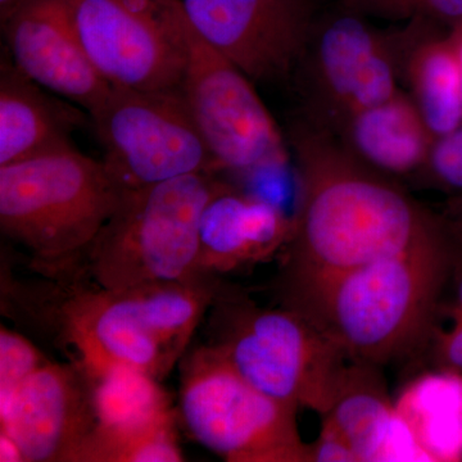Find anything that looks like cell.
Listing matches in <instances>:
<instances>
[{
    "label": "cell",
    "mask_w": 462,
    "mask_h": 462,
    "mask_svg": "<svg viewBox=\"0 0 462 462\" xmlns=\"http://www.w3.org/2000/svg\"><path fill=\"white\" fill-rule=\"evenodd\" d=\"M288 143L298 199L278 293L448 236L439 211L413 199L396 179L363 165L324 127L305 118L291 126Z\"/></svg>",
    "instance_id": "obj_1"
},
{
    "label": "cell",
    "mask_w": 462,
    "mask_h": 462,
    "mask_svg": "<svg viewBox=\"0 0 462 462\" xmlns=\"http://www.w3.org/2000/svg\"><path fill=\"white\" fill-rule=\"evenodd\" d=\"M460 252L449 233L409 254L302 282L278 298L352 358L383 365L430 342Z\"/></svg>",
    "instance_id": "obj_2"
},
{
    "label": "cell",
    "mask_w": 462,
    "mask_h": 462,
    "mask_svg": "<svg viewBox=\"0 0 462 462\" xmlns=\"http://www.w3.org/2000/svg\"><path fill=\"white\" fill-rule=\"evenodd\" d=\"M121 196L102 160L69 143L0 166V229L36 266L66 273L87 258Z\"/></svg>",
    "instance_id": "obj_3"
},
{
    "label": "cell",
    "mask_w": 462,
    "mask_h": 462,
    "mask_svg": "<svg viewBox=\"0 0 462 462\" xmlns=\"http://www.w3.org/2000/svg\"><path fill=\"white\" fill-rule=\"evenodd\" d=\"M208 345L266 396L327 415L356 358L305 316L258 306L220 281L206 315Z\"/></svg>",
    "instance_id": "obj_4"
},
{
    "label": "cell",
    "mask_w": 462,
    "mask_h": 462,
    "mask_svg": "<svg viewBox=\"0 0 462 462\" xmlns=\"http://www.w3.org/2000/svg\"><path fill=\"white\" fill-rule=\"evenodd\" d=\"M225 185L212 172H199L124 189L85 258L91 279L100 288L121 291L211 278L199 269L200 217Z\"/></svg>",
    "instance_id": "obj_5"
},
{
    "label": "cell",
    "mask_w": 462,
    "mask_h": 462,
    "mask_svg": "<svg viewBox=\"0 0 462 462\" xmlns=\"http://www.w3.org/2000/svg\"><path fill=\"white\" fill-rule=\"evenodd\" d=\"M180 415L191 437L230 462H310L297 409L258 391L209 345L182 363Z\"/></svg>",
    "instance_id": "obj_6"
},
{
    "label": "cell",
    "mask_w": 462,
    "mask_h": 462,
    "mask_svg": "<svg viewBox=\"0 0 462 462\" xmlns=\"http://www.w3.org/2000/svg\"><path fill=\"white\" fill-rule=\"evenodd\" d=\"M184 7V5H182ZM181 96L218 170L256 178L291 166V148L254 81L181 17Z\"/></svg>",
    "instance_id": "obj_7"
},
{
    "label": "cell",
    "mask_w": 462,
    "mask_h": 462,
    "mask_svg": "<svg viewBox=\"0 0 462 462\" xmlns=\"http://www.w3.org/2000/svg\"><path fill=\"white\" fill-rule=\"evenodd\" d=\"M89 116L123 190L218 170L180 90L112 87Z\"/></svg>",
    "instance_id": "obj_8"
},
{
    "label": "cell",
    "mask_w": 462,
    "mask_h": 462,
    "mask_svg": "<svg viewBox=\"0 0 462 462\" xmlns=\"http://www.w3.org/2000/svg\"><path fill=\"white\" fill-rule=\"evenodd\" d=\"M76 32L111 87L180 90L182 0H71Z\"/></svg>",
    "instance_id": "obj_9"
},
{
    "label": "cell",
    "mask_w": 462,
    "mask_h": 462,
    "mask_svg": "<svg viewBox=\"0 0 462 462\" xmlns=\"http://www.w3.org/2000/svg\"><path fill=\"white\" fill-rule=\"evenodd\" d=\"M300 72L305 74L307 120L327 130L401 90L391 33L346 11L312 27Z\"/></svg>",
    "instance_id": "obj_10"
},
{
    "label": "cell",
    "mask_w": 462,
    "mask_h": 462,
    "mask_svg": "<svg viewBox=\"0 0 462 462\" xmlns=\"http://www.w3.org/2000/svg\"><path fill=\"white\" fill-rule=\"evenodd\" d=\"M191 26L254 84L294 78L312 25L300 0H182Z\"/></svg>",
    "instance_id": "obj_11"
},
{
    "label": "cell",
    "mask_w": 462,
    "mask_h": 462,
    "mask_svg": "<svg viewBox=\"0 0 462 462\" xmlns=\"http://www.w3.org/2000/svg\"><path fill=\"white\" fill-rule=\"evenodd\" d=\"M58 322L85 372L125 365L165 378L180 356L161 338L136 289L111 291L72 285L60 300Z\"/></svg>",
    "instance_id": "obj_12"
},
{
    "label": "cell",
    "mask_w": 462,
    "mask_h": 462,
    "mask_svg": "<svg viewBox=\"0 0 462 462\" xmlns=\"http://www.w3.org/2000/svg\"><path fill=\"white\" fill-rule=\"evenodd\" d=\"M89 376L78 363H47L0 404V431L26 462H80L97 430Z\"/></svg>",
    "instance_id": "obj_13"
},
{
    "label": "cell",
    "mask_w": 462,
    "mask_h": 462,
    "mask_svg": "<svg viewBox=\"0 0 462 462\" xmlns=\"http://www.w3.org/2000/svg\"><path fill=\"white\" fill-rule=\"evenodd\" d=\"M3 26L12 62L42 89L88 114L111 90L81 44L71 0H23Z\"/></svg>",
    "instance_id": "obj_14"
},
{
    "label": "cell",
    "mask_w": 462,
    "mask_h": 462,
    "mask_svg": "<svg viewBox=\"0 0 462 462\" xmlns=\"http://www.w3.org/2000/svg\"><path fill=\"white\" fill-rule=\"evenodd\" d=\"M293 229V216L282 207L226 184L200 217V275L221 279L263 263L282 252Z\"/></svg>",
    "instance_id": "obj_15"
},
{
    "label": "cell",
    "mask_w": 462,
    "mask_h": 462,
    "mask_svg": "<svg viewBox=\"0 0 462 462\" xmlns=\"http://www.w3.org/2000/svg\"><path fill=\"white\" fill-rule=\"evenodd\" d=\"M400 84L434 138L462 125V66L448 29L411 21L391 33Z\"/></svg>",
    "instance_id": "obj_16"
},
{
    "label": "cell",
    "mask_w": 462,
    "mask_h": 462,
    "mask_svg": "<svg viewBox=\"0 0 462 462\" xmlns=\"http://www.w3.org/2000/svg\"><path fill=\"white\" fill-rule=\"evenodd\" d=\"M375 366L355 360L322 418L342 434L358 462L430 461L389 400Z\"/></svg>",
    "instance_id": "obj_17"
},
{
    "label": "cell",
    "mask_w": 462,
    "mask_h": 462,
    "mask_svg": "<svg viewBox=\"0 0 462 462\" xmlns=\"http://www.w3.org/2000/svg\"><path fill=\"white\" fill-rule=\"evenodd\" d=\"M328 132L363 165L396 180L415 179L436 139L402 89L385 102L349 116Z\"/></svg>",
    "instance_id": "obj_18"
},
{
    "label": "cell",
    "mask_w": 462,
    "mask_h": 462,
    "mask_svg": "<svg viewBox=\"0 0 462 462\" xmlns=\"http://www.w3.org/2000/svg\"><path fill=\"white\" fill-rule=\"evenodd\" d=\"M89 376L97 430L80 462H108L117 447L176 415L160 380L125 365H114Z\"/></svg>",
    "instance_id": "obj_19"
},
{
    "label": "cell",
    "mask_w": 462,
    "mask_h": 462,
    "mask_svg": "<svg viewBox=\"0 0 462 462\" xmlns=\"http://www.w3.org/2000/svg\"><path fill=\"white\" fill-rule=\"evenodd\" d=\"M12 62L0 69V166L69 144L76 112L44 93Z\"/></svg>",
    "instance_id": "obj_20"
},
{
    "label": "cell",
    "mask_w": 462,
    "mask_h": 462,
    "mask_svg": "<svg viewBox=\"0 0 462 462\" xmlns=\"http://www.w3.org/2000/svg\"><path fill=\"white\" fill-rule=\"evenodd\" d=\"M430 461L462 460V378L424 374L410 382L394 403Z\"/></svg>",
    "instance_id": "obj_21"
},
{
    "label": "cell",
    "mask_w": 462,
    "mask_h": 462,
    "mask_svg": "<svg viewBox=\"0 0 462 462\" xmlns=\"http://www.w3.org/2000/svg\"><path fill=\"white\" fill-rule=\"evenodd\" d=\"M345 11L364 18L428 21L452 29L462 21V0H342Z\"/></svg>",
    "instance_id": "obj_22"
},
{
    "label": "cell",
    "mask_w": 462,
    "mask_h": 462,
    "mask_svg": "<svg viewBox=\"0 0 462 462\" xmlns=\"http://www.w3.org/2000/svg\"><path fill=\"white\" fill-rule=\"evenodd\" d=\"M45 360L35 345L5 325L0 328V404L8 402L14 392Z\"/></svg>",
    "instance_id": "obj_23"
},
{
    "label": "cell",
    "mask_w": 462,
    "mask_h": 462,
    "mask_svg": "<svg viewBox=\"0 0 462 462\" xmlns=\"http://www.w3.org/2000/svg\"><path fill=\"white\" fill-rule=\"evenodd\" d=\"M415 180L449 196L462 193V125L434 139L427 162Z\"/></svg>",
    "instance_id": "obj_24"
},
{
    "label": "cell",
    "mask_w": 462,
    "mask_h": 462,
    "mask_svg": "<svg viewBox=\"0 0 462 462\" xmlns=\"http://www.w3.org/2000/svg\"><path fill=\"white\" fill-rule=\"evenodd\" d=\"M431 358L439 372L462 375V320L455 321L448 330L431 334Z\"/></svg>",
    "instance_id": "obj_25"
},
{
    "label": "cell",
    "mask_w": 462,
    "mask_h": 462,
    "mask_svg": "<svg viewBox=\"0 0 462 462\" xmlns=\"http://www.w3.org/2000/svg\"><path fill=\"white\" fill-rule=\"evenodd\" d=\"M310 462H358L354 449L331 422H322L321 433L309 445Z\"/></svg>",
    "instance_id": "obj_26"
},
{
    "label": "cell",
    "mask_w": 462,
    "mask_h": 462,
    "mask_svg": "<svg viewBox=\"0 0 462 462\" xmlns=\"http://www.w3.org/2000/svg\"><path fill=\"white\" fill-rule=\"evenodd\" d=\"M446 291H449L451 297L448 302H442L440 309L445 307L447 314L451 316L454 322L462 320V248L456 260Z\"/></svg>",
    "instance_id": "obj_27"
},
{
    "label": "cell",
    "mask_w": 462,
    "mask_h": 462,
    "mask_svg": "<svg viewBox=\"0 0 462 462\" xmlns=\"http://www.w3.org/2000/svg\"><path fill=\"white\" fill-rule=\"evenodd\" d=\"M449 233L462 248V193L449 196L439 209Z\"/></svg>",
    "instance_id": "obj_28"
},
{
    "label": "cell",
    "mask_w": 462,
    "mask_h": 462,
    "mask_svg": "<svg viewBox=\"0 0 462 462\" xmlns=\"http://www.w3.org/2000/svg\"><path fill=\"white\" fill-rule=\"evenodd\" d=\"M0 461L26 462L25 455L16 440L2 431H0Z\"/></svg>",
    "instance_id": "obj_29"
},
{
    "label": "cell",
    "mask_w": 462,
    "mask_h": 462,
    "mask_svg": "<svg viewBox=\"0 0 462 462\" xmlns=\"http://www.w3.org/2000/svg\"><path fill=\"white\" fill-rule=\"evenodd\" d=\"M448 36L451 39L452 45H454L456 53H457L458 60H460L462 66V21L457 25L448 30Z\"/></svg>",
    "instance_id": "obj_30"
},
{
    "label": "cell",
    "mask_w": 462,
    "mask_h": 462,
    "mask_svg": "<svg viewBox=\"0 0 462 462\" xmlns=\"http://www.w3.org/2000/svg\"><path fill=\"white\" fill-rule=\"evenodd\" d=\"M23 0H0V14H2V23L18 8V5L23 3Z\"/></svg>",
    "instance_id": "obj_31"
}]
</instances>
